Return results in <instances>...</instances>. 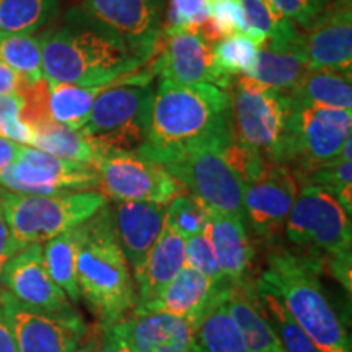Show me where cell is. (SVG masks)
<instances>
[{
  "label": "cell",
  "instance_id": "6da1fadb",
  "mask_svg": "<svg viewBox=\"0 0 352 352\" xmlns=\"http://www.w3.org/2000/svg\"><path fill=\"white\" fill-rule=\"evenodd\" d=\"M233 139L232 96L212 83L179 85L160 78L153 90L145 157L201 145H223Z\"/></svg>",
  "mask_w": 352,
  "mask_h": 352
},
{
  "label": "cell",
  "instance_id": "7a4b0ae2",
  "mask_svg": "<svg viewBox=\"0 0 352 352\" xmlns=\"http://www.w3.org/2000/svg\"><path fill=\"white\" fill-rule=\"evenodd\" d=\"M77 228L80 298L108 329L138 307L134 277L121 250L108 204Z\"/></svg>",
  "mask_w": 352,
  "mask_h": 352
},
{
  "label": "cell",
  "instance_id": "3957f363",
  "mask_svg": "<svg viewBox=\"0 0 352 352\" xmlns=\"http://www.w3.org/2000/svg\"><path fill=\"white\" fill-rule=\"evenodd\" d=\"M39 44L47 82L104 87L147 65L118 38L76 20L44 33Z\"/></svg>",
  "mask_w": 352,
  "mask_h": 352
},
{
  "label": "cell",
  "instance_id": "277c9868",
  "mask_svg": "<svg viewBox=\"0 0 352 352\" xmlns=\"http://www.w3.org/2000/svg\"><path fill=\"white\" fill-rule=\"evenodd\" d=\"M259 283L279 297L321 352H352L349 333L307 258L289 252L271 254Z\"/></svg>",
  "mask_w": 352,
  "mask_h": 352
},
{
  "label": "cell",
  "instance_id": "5b68a950",
  "mask_svg": "<svg viewBox=\"0 0 352 352\" xmlns=\"http://www.w3.org/2000/svg\"><path fill=\"white\" fill-rule=\"evenodd\" d=\"M140 67L103 88L95 98L82 134L100 157L135 152L145 144L153 96V70Z\"/></svg>",
  "mask_w": 352,
  "mask_h": 352
},
{
  "label": "cell",
  "instance_id": "8992f818",
  "mask_svg": "<svg viewBox=\"0 0 352 352\" xmlns=\"http://www.w3.org/2000/svg\"><path fill=\"white\" fill-rule=\"evenodd\" d=\"M284 228L294 245L328 259L333 276L351 290V215L331 192L303 184Z\"/></svg>",
  "mask_w": 352,
  "mask_h": 352
},
{
  "label": "cell",
  "instance_id": "52a82bcc",
  "mask_svg": "<svg viewBox=\"0 0 352 352\" xmlns=\"http://www.w3.org/2000/svg\"><path fill=\"white\" fill-rule=\"evenodd\" d=\"M235 139L271 164L283 165L296 101L289 91L236 76L230 87Z\"/></svg>",
  "mask_w": 352,
  "mask_h": 352
},
{
  "label": "cell",
  "instance_id": "ba28073f",
  "mask_svg": "<svg viewBox=\"0 0 352 352\" xmlns=\"http://www.w3.org/2000/svg\"><path fill=\"white\" fill-rule=\"evenodd\" d=\"M108 199L95 189L57 195H25L0 188V206L21 245H41L95 215Z\"/></svg>",
  "mask_w": 352,
  "mask_h": 352
},
{
  "label": "cell",
  "instance_id": "9c48e42d",
  "mask_svg": "<svg viewBox=\"0 0 352 352\" xmlns=\"http://www.w3.org/2000/svg\"><path fill=\"white\" fill-rule=\"evenodd\" d=\"M223 145H201L147 157L162 165L208 212L245 219L246 184L223 155ZM145 157V155H144Z\"/></svg>",
  "mask_w": 352,
  "mask_h": 352
},
{
  "label": "cell",
  "instance_id": "30bf717a",
  "mask_svg": "<svg viewBox=\"0 0 352 352\" xmlns=\"http://www.w3.org/2000/svg\"><path fill=\"white\" fill-rule=\"evenodd\" d=\"M352 111L298 104L290 121L283 165L289 166L303 184L311 171L340 158L342 148L351 139Z\"/></svg>",
  "mask_w": 352,
  "mask_h": 352
},
{
  "label": "cell",
  "instance_id": "8fae6325",
  "mask_svg": "<svg viewBox=\"0 0 352 352\" xmlns=\"http://www.w3.org/2000/svg\"><path fill=\"white\" fill-rule=\"evenodd\" d=\"M166 0H82L69 20L103 30L148 64L164 34Z\"/></svg>",
  "mask_w": 352,
  "mask_h": 352
},
{
  "label": "cell",
  "instance_id": "7c38bea8",
  "mask_svg": "<svg viewBox=\"0 0 352 352\" xmlns=\"http://www.w3.org/2000/svg\"><path fill=\"white\" fill-rule=\"evenodd\" d=\"M98 192L116 202H155L166 206L184 188L157 162L139 152L108 153L95 165Z\"/></svg>",
  "mask_w": 352,
  "mask_h": 352
},
{
  "label": "cell",
  "instance_id": "4fadbf2b",
  "mask_svg": "<svg viewBox=\"0 0 352 352\" xmlns=\"http://www.w3.org/2000/svg\"><path fill=\"white\" fill-rule=\"evenodd\" d=\"M0 188L25 195L87 191L98 188V173L94 165L64 160L21 145L16 160L0 176Z\"/></svg>",
  "mask_w": 352,
  "mask_h": 352
},
{
  "label": "cell",
  "instance_id": "5bb4252c",
  "mask_svg": "<svg viewBox=\"0 0 352 352\" xmlns=\"http://www.w3.org/2000/svg\"><path fill=\"white\" fill-rule=\"evenodd\" d=\"M0 298L19 352H85L87 327L74 310L54 314L25 307L2 289Z\"/></svg>",
  "mask_w": 352,
  "mask_h": 352
},
{
  "label": "cell",
  "instance_id": "9a60e30c",
  "mask_svg": "<svg viewBox=\"0 0 352 352\" xmlns=\"http://www.w3.org/2000/svg\"><path fill=\"white\" fill-rule=\"evenodd\" d=\"M155 76L179 85L212 83L230 90L232 78L220 72L214 59V44L206 41L199 32L164 33L151 60Z\"/></svg>",
  "mask_w": 352,
  "mask_h": 352
},
{
  "label": "cell",
  "instance_id": "2e32d148",
  "mask_svg": "<svg viewBox=\"0 0 352 352\" xmlns=\"http://www.w3.org/2000/svg\"><path fill=\"white\" fill-rule=\"evenodd\" d=\"M300 188L296 173L279 164L270 165L259 178L246 184L245 219L259 236L271 240L284 230Z\"/></svg>",
  "mask_w": 352,
  "mask_h": 352
},
{
  "label": "cell",
  "instance_id": "e0dca14e",
  "mask_svg": "<svg viewBox=\"0 0 352 352\" xmlns=\"http://www.w3.org/2000/svg\"><path fill=\"white\" fill-rule=\"evenodd\" d=\"M0 289L25 307L54 314L72 310L67 296L47 272L43 245H28L7 259L0 274Z\"/></svg>",
  "mask_w": 352,
  "mask_h": 352
},
{
  "label": "cell",
  "instance_id": "ac0fdd59",
  "mask_svg": "<svg viewBox=\"0 0 352 352\" xmlns=\"http://www.w3.org/2000/svg\"><path fill=\"white\" fill-rule=\"evenodd\" d=\"M107 331L134 352H199L196 324L160 311L134 308Z\"/></svg>",
  "mask_w": 352,
  "mask_h": 352
},
{
  "label": "cell",
  "instance_id": "d6986e66",
  "mask_svg": "<svg viewBox=\"0 0 352 352\" xmlns=\"http://www.w3.org/2000/svg\"><path fill=\"white\" fill-rule=\"evenodd\" d=\"M307 70L305 33L285 19L259 46L256 65L248 77L266 87L290 91Z\"/></svg>",
  "mask_w": 352,
  "mask_h": 352
},
{
  "label": "cell",
  "instance_id": "ffe728a7",
  "mask_svg": "<svg viewBox=\"0 0 352 352\" xmlns=\"http://www.w3.org/2000/svg\"><path fill=\"white\" fill-rule=\"evenodd\" d=\"M308 70H352L351 0H333L305 33Z\"/></svg>",
  "mask_w": 352,
  "mask_h": 352
},
{
  "label": "cell",
  "instance_id": "44dd1931",
  "mask_svg": "<svg viewBox=\"0 0 352 352\" xmlns=\"http://www.w3.org/2000/svg\"><path fill=\"white\" fill-rule=\"evenodd\" d=\"M114 228L127 266L135 276L165 227V206L122 201L111 208Z\"/></svg>",
  "mask_w": 352,
  "mask_h": 352
},
{
  "label": "cell",
  "instance_id": "7402d4cb",
  "mask_svg": "<svg viewBox=\"0 0 352 352\" xmlns=\"http://www.w3.org/2000/svg\"><path fill=\"white\" fill-rule=\"evenodd\" d=\"M204 232L214 246L226 283L239 284L246 280L253 261V246L245 219L232 214L208 212Z\"/></svg>",
  "mask_w": 352,
  "mask_h": 352
},
{
  "label": "cell",
  "instance_id": "603a6c76",
  "mask_svg": "<svg viewBox=\"0 0 352 352\" xmlns=\"http://www.w3.org/2000/svg\"><path fill=\"white\" fill-rule=\"evenodd\" d=\"M219 285L184 264L158 296L139 310L160 311L179 318H186L196 324Z\"/></svg>",
  "mask_w": 352,
  "mask_h": 352
},
{
  "label": "cell",
  "instance_id": "cb8c5ba5",
  "mask_svg": "<svg viewBox=\"0 0 352 352\" xmlns=\"http://www.w3.org/2000/svg\"><path fill=\"white\" fill-rule=\"evenodd\" d=\"M184 243L186 240L183 236L170 230L168 227H164L140 271L134 276V283L138 284V292H135L138 307H144L152 302L165 289V285L183 270L186 264Z\"/></svg>",
  "mask_w": 352,
  "mask_h": 352
},
{
  "label": "cell",
  "instance_id": "d4e9b609",
  "mask_svg": "<svg viewBox=\"0 0 352 352\" xmlns=\"http://www.w3.org/2000/svg\"><path fill=\"white\" fill-rule=\"evenodd\" d=\"M223 296H226L228 310L243 336L248 352H284L259 307L256 284L250 280L227 284Z\"/></svg>",
  "mask_w": 352,
  "mask_h": 352
},
{
  "label": "cell",
  "instance_id": "484cf974",
  "mask_svg": "<svg viewBox=\"0 0 352 352\" xmlns=\"http://www.w3.org/2000/svg\"><path fill=\"white\" fill-rule=\"evenodd\" d=\"M226 285H219L196 321V342L199 352H248L243 336L226 303Z\"/></svg>",
  "mask_w": 352,
  "mask_h": 352
},
{
  "label": "cell",
  "instance_id": "4316f807",
  "mask_svg": "<svg viewBox=\"0 0 352 352\" xmlns=\"http://www.w3.org/2000/svg\"><path fill=\"white\" fill-rule=\"evenodd\" d=\"M352 74L349 70L316 69L307 70L292 90L289 91L298 104L352 109Z\"/></svg>",
  "mask_w": 352,
  "mask_h": 352
},
{
  "label": "cell",
  "instance_id": "83f0119b",
  "mask_svg": "<svg viewBox=\"0 0 352 352\" xmlns=\"http://www.w3.org/2000/svg\"><path fill=\"white\" fill-rule=\"evenodd\" d=\"M34 138L32 147L43 151L50 155L64 158V160L78 162V164L96 165L100 153L88 140L82 131L72 129L52 120H44L33 127Z\"/></svg>",
  "mask_w": 352,
  "mask_h": 352
},
{
  "label": "cell",
  "instance_id": "f1b7e54d",
  "mask_svg": "<svg viewBox=\"0 0 352 352\" xmlns=\"http://www.w3.org/2000/svg\"><path fill=\"white\" fill-rule=\"evenodd\" d=\"M104 87L47 82V114L52 121L80 131L90 116L95 98Z\"/></svg>",
  "mask_w": 352,
  "mask_h": 352
},
{
  "label": "cell",
  "instance_id": "f546056e",
  "mask_svg": "<svg viewBox=\"0 0 352 352\" xmlns=\"http://www.w3.org/2000/svg\"><path fill=\"white\" fill-rule=\"evenodd\" d=\"M78 228H72L54 236L43 246V258L51 279L63 289L69 300H80L77 283Z\"/></svg>",
  "mask_w": 352,
  "mask_h": 352
},
{
  "label": "cell",
  "instance_id": "4dcf8cb0",
  "mask_svg": "<svg viewBox=\"0 0 352 352\" xmlns=\"http://www.w3.org/2000/svg\"><path fill=\"white\" fill-rule=\"evenodd\" d=\"M256 298L267 323L279 340L284 352H321L297 321L289 315L279 297L261 283H256Z\"/></svg>",
  "mask_w": 352,
  "mask_h": 352
},
{
  "label": "cell",
  "instance_id": "1f68e13d",
  "mask_svg": "<svg viewBox=\"0 0 352 352\" xmlns=\"http://www.w3.org/2000/svg\"><path fill=\"white\" fill-rule=\"evenodd\" d=\"M60 0H0V34H33L59 10Z\"/></svg>",
  "mask_w": 352,
  "mask_h": 352
},
{
  "label": "cell",
  "instance_id": "d6a6232c",
  "mask_svg": "<svg viewBox=\"0 0 352 352\" xmlns=\"http://www.w3.org/2000/svg\"><path fill=\"white\" fill-rule=\"evenodd\" d=\"M0 60L20 74L28 85L44 78L41 44L33 34H0Z\"/></svg>",
  "mask_w": 352,
  "mask_h": 352
},
{
  "label": "cell",
  "instance_id": "836d02e7",
  "mask_svg": "<svg viewBox=\"0 0 352 352\" xmlns=\"http://www.w3.org/2000/svg\"><path fill=\"white\" fill-rule=\"evenodd\" d=\"M351 142L349 139L342 148L340 158L327 164L307 176L303 184H314L331 192L342 209L351 215L352 212V164H351ZM302 184V186H303Z\"/></svg>",
  "mask_w": 352,
  "mask_h": 352
},
{
  "label": "cell",
  "instance_id": "e575fe53",
  "mask_svg": "<svg viewBox=\"0 0 352 352\" xmlns=\"http://www.w3.org/2000/svg\"><path fill=\"white\" fill-rule=\"evenodd\" d=\"M259 46L248 34L236 33L214 44V59L220 72L228 78L250 76L256 65Z\"/></svg>",
  "mask_w": 352,
  "mask_h": 352
},
{
  "label": "cell",
  "instance_id": "d590c367",
  "mask_svg": "<svg viewBox=\"0 0 352 352\" xmlns=\"http://www.w3.org/2000/svg\"><path fill=\"white\" fill-rule=\"evenodd\" d=\"M245 32L246 23L240 0H212L209 19L199 28L201 36L210 44Z\"/></svg>",
  "mask_w": 352,
  "mask_h": 352
},
{
  "label": "cell",
  "instance_id": "8d00e7d4",
  "mask_svg": "<svg viewBox=\"0 0 352 352\" xmlns=\"http://www.w3.org/2000/svg\"><path fill=\"white\" fill-rule=\"evenodd\" d=\"M206 223H208V210L186 192L173 197L166 204L165 227L178 233L184 240L204 232Z\"/></svg>",
  "mask_w": 352,
  "mask_h": 352
},
{
  "label": "cell",
  "instance_id": "74e56055",
  "mask_svg": "<svg viewBox=\"0 0 352 352\" xmlns=\"http://www.w3.org/2000/svg\"><path fill=\"white\" fill-rule=\"evenodd\" d=\"M212 0H168L165 8L164 33L199 32L209 19Z\"/></svg>",
  "mask_w": 352,
  "mask_h": 352
},
{
  "label": "cell",
  "instance_id": "f35d334b",
  "mask_svg": "<svg viewBox=\"0 0 352 352\" xmlns=\"http://www.w3.org/2000/svg\"><path fill=\"white\" fill-rule=\"evenodd\" d=\"M25 98L21 94L0 95V138L32 147L34 132L23 120Z\"/></svg>",
  "mask_w": 352,
  "mask_h": 352
},
{
  "label": "cell",
  "instance_id": "ab89813d",
  "mask_svg": "<svg viewBox=\"0 0 352 352\" xmlns=\"http://www.w3.org/2000/svg\"><path fill=\"white\" fill-rule=\"evenodd\" d=\"M240 6L245 15V34H248L258 46H261L285 20L271 0H240Z\"/></svg>",
  "mask_w": 352,
  "mask_h": 352
},
{
  "label": "cell",
  "instance_id": "60d3db41",
  "mask_svg": "<svg viewBox=\"0 0 352 352\" xmlns=\"http://www.w3.org/2000/svg\"><path fill=\"white\" fill-rule=\"evenodd\" d=\"M184 258H186V266L201 272L202 276L208 277L214 284H227L226 279H223L222 270H220L217 254H215L214 246L206 232L197 233V235L186 240V243H184Z\"/></svg>",
  "mask_w": 352,
  "mask_h": 352
},
{
  "label": "cell",
  "instance_id": "b9f144b4",
  "mask_svg": "<svg viewBox=\"0 0 352 352\" xmlns=\"http://www.w3.org/2000/svg\"><path fill=\"white\" fill-rule=\"evenodd\" d=\"M331 2L333 0H271L280 15L305 30Z\"/></svg>",
  "mask_w": 352,
  "mask_h": 352
},
{
  "label": "cell",
  "instance_id": "7bdbcfd3",
  "mask_svg": "<svg viewBox=\"0 0 352 352\" xmlns=\"http://www.w3.org/2000/svg\"><path fill=\"white\" fill-rule=\"evenodd\" d=\"M23 248H26V246L21 245L20 241L13 236L10 227H8L6 220V215H3L2 206H0V259H8Z\"/></svg>",
  "mask_w": 352,
  "mask_h": 352
},
{
  "label": "cell",
  "instance_id": "ee69618b",
  "mask_svg": "<svg viewBox=\"0 0 352 352\" xmlns=\"http://www.w3.org/2000/svg\"><path fill=\"white\" fill-rule=\"evenodd\" d=\"M26 87L28 83L23 80V77L0 60V95L23 94Z\"/></svg>",
  "mask_w": 352,
  "mask_h": 352
},
{
  "label": "cell",
  "instance_id": "f6af8a7d",
  "mask_svg": "<svg viewBox=\"0 0 352 352\" xmlns=\"http://www.w3.org/2000/svg\"><path fill=\"white\" fill-rule=\"evenodd\" d=\"M0 352H19L15 338H13L10 318H8L2 298H0Z\"/></svg>",
  "mask_w": 352,
  "mask_h": 352
},
{
  "label": "cell",
  "instance_id": "bcb514c9",
  "mask_svg": "<svg viewBox=\"0 0 352 352\" xmlns=\"http://www.w3.org/2000/svg\"><path fill=\"white\" fill-rule=\"evenodd\" d=\"M21 145L16 142H12V140L0 138V176H2L6 171L10 168L13 162L19 157Z\"/></svg>",
  "mask_w": 352,
  "mask_h": 352
},
{
  "label": "cell",
  "instance_id": "7dc6e473",
  "mask_svg": "<svg viewBox=\"0 0 352 352\" xmlns=\"http://www.w3.org/2000/svg\"><path fill=\"white\" fill-rule=\"evenodd\" d=\"M95 352H134L131 349V347H127L124 342L118 340V338H114L113 334H107V341H104V344L98 347Z\"/></svg>",
  "mask_w": 352,
  "mask_h": 352
},
{
  "label": "cell",
  "instance_id": "c3c4849f",
  "mask_svg": "<svg viewBox=\"0 0 352 352\" xmlns=\"http://www.w3.org/2000/svg\"><path fill=\"white\" fill-rule=\"evenodd\" d=\"M6 261L7 259H0V274H2V267H3V264H6Z\"/></svg>",
  "mask_w": 352,
  "mask_h": 352
}]
</instances>
